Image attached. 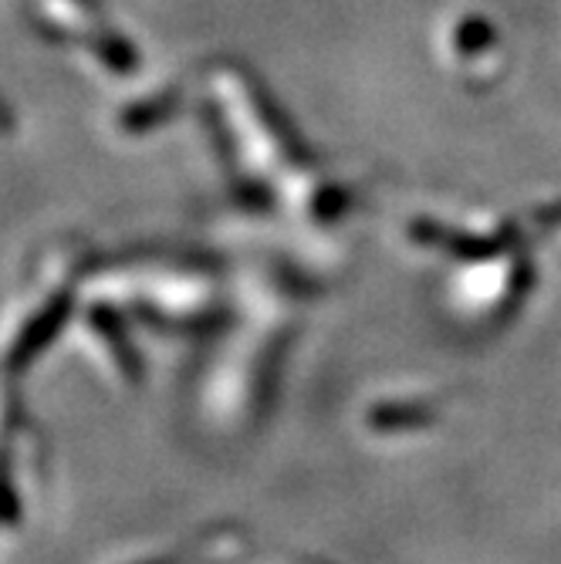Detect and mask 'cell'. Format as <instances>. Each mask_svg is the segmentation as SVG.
Returning a JSON list of instances; mask_svg holds the SVG:
<instances>
[{"instance_id":"1","label":"cell","mask_w":561,"mask_h":564,"mask_svg":"<svg viewBox=\"0 0 561 564\" xmlns=\"http://www.w3.org/2000/svg\"><path fill=\"white\" fill-rule=\"evenodd\" d=\"M68 307H72V301H68V294H55L51 297L41 312H37V318H31L28 322V328L18 335V341H14V348H11V369H24L28 362H34V358L55 341V335L62 332V325H65V318H68Z\"/></svg>"}]
</instances>
